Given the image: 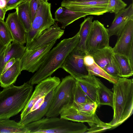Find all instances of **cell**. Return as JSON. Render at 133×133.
<instances>
[{"mask_svg": "<svg viewBox=\"0 0 133 133\" xmlns=\"http://www.w3.org/2000/svg\"><path fill=\"white\" fill-rule=\"evenodd\" d=\"M51 12V4L47 2H39L30 30L26 32V48L44 31L55 23Z\"/></svg>", "mask_w": 133, "mask_h": 133, "instance_id": "6", "label": "cell"}, {"mask_svg": "<svg viewBox=\"0 0 133 133\" xmlns=\"http://www.w3.org/2000/svg\"><path fill=\"white\" fill-rule=\"evenodd\" d=\"M5 22L13 38V41L22 45L26 43V32L16 11L8 14Z\"/></svg>", "mask_w": 133, "mask_h": 133, "instance_id": "15", "label": "cell"}, {"mask_svg": "<svg viewBox=\"0 0 133 133\" xmlns=\"http://www.w3.org/2000/svg\"><path fill=\"white\" fill-rule=\"evenodd\" d=\"M21 71L20 59H16L12 65L0 76V86L4 88L15 83Z\"/></svg>", "mask_w": 133, "mask_h": 133, "instance_id": "21", "label": "cell"}, {"mask_svg": "<svg viewBox=\"0 0 133 133\" xmlns=\"http://www.w3.org/2000/svg\"><path fill=\"white\" fill-rule=\"evenodd\" d=\"M92 101L76 82L73 103V105L76 107L87 102Z\"/></svg>", "mask_w": 133, "mask_h": 133, "instance_id": "29", "label": "cell"}, {"mask_svg": "<svg viewBox=\"0 0 133 133\" xmlns=\"http://www.w3.org/2000/svg\"><path fill=\"white\" fill-rule=\"evenodd\" d=\"M54 41L44 46L34 50H25L20 59L21 71L33 73L43 64L46 56L56 43Z\"/></svg>", "mask_w": 133, "mask_h": 133, "instance_id": "9", "label": "cell"}, {"mask_svg": "<svg viewBox=\"0 0 133 133\" xmlns=\"http://www.w3.org/2000/svg\"><path fill=\"white\" fill-rule=\"evenodd\" d=\"M61 81L59 78L50 76L36 86L34 91L20 115L21 119L31 112L36 110L42 104L46 96L55 89Z\"/></svg>", "mask_w": 133, "mask_h": 133, "instance_id": "7", "label": "cell"}, {"mask_svg": "<svg viewBox=\"0 0 133 133\" xmlns=\"http://www.w3.org/2000/svg\"><path fill=\"white\" fill-rule=\"evenodd\" d=\"M110 37L108 29L98 21L94 20L86 42L87 53L109 46Z\"/></svg>", "mask_w": 133, "mask_h": 133, "instance_id": "10", "label": "cell"}, {"mask_svg": "<svg viewBox=\"0 0 133 133\" xmlns=\"http://www.w3.org/2000/svg\"><path fill=\"white\" fill-rule=\"evenodd\" d=\"M7 2L5 10L6 12L16 8L20 3L27 0H6Z\"/></svg>", "mask_w": 133, "mask_h": 133, "instance_id": "36", "label": "cell"}, {"mask_svg": "<svg viewBox=\"0 0 133 133\" xmlns=\"http://www.w3.org/2000/svg\"><path fill=\"white\" fill-rule=\"evenodd\" d=\"M64 32V30L55 23L34 39L26 49L34 50L42 47L53 41H56L62 36Z\"/></svg>", "mask_w": 133, "mask_h": 133, "instance_id": "14", "label": "cell"}, {"mask_svg": "<svg viewBox=\"0 0 133 133\" xmlns=\"http://www.w3.org/2000/svg\"><path fill=\"white\" fill-rule=\"evenodd\" d=\"M0 133H30L25 125L9 118L0 119Z\"/></svg>", "mask_w": 133, "mask_h": 133, "instance_id": "24", "label": "cell"}, {"mask_svg": "<svg viewBox=\"0 0 133 133\" xmlns=\"http://www.w3.org/2000/svg\"><path fill=\"white\" fill-rule=\"evenodd\" d=\"M14 41L5 22L0 19V41L4 46H7Z\"/></svg>", "mask_w": 133, "mask_h": 133, "instance_id": "30", "label": "cell"}, {"mask_svg": "<svg viewBox=\"0 0 133 133\" xmlns=\"http://www.w3.org/2000/svg\"><path fill=\"white\" fill-rule=\"evenodd\" d=\"M76 82L82 89L87 94L90 99L99 105L97 94L98 82L99 78L95 76L89 75L75 79Z\"/></svg>", "mask_w": 133, "mask_h": 133, "instance_id": "18", "label": "cell"}, {"mask_svg": "<svg viewBox=\"0 0 133 133\" xmlns=\"http://www.w3.org/2000/svg\"><path fill=\"white\" fill-rule=\"evenodd\" d=\"M52 91L45 97L44 102L36 110L31 112L19 122L26 125L37 121L45 116L51 105L54 93V90Z\"/></svg>", "mask_w": 133, "mask_h": 133, "instance_id": "19", "label": "cell"}, {"mask_svg": "<svg viewBox=\"0 0 133 133\" xmlns=\"http://www.w3.org/2000/svg\"><path fill=\"white\" fill-rule=\"evenodd\" d=\"M48 0H43L44 1L47 2Z\"/></svg>", "mask_w": 133, "mask_h": 133, "instance_id": "44", "label": "cell"}, {"mask_svg": "<svg viewBox=\"0 0 133 133\" xmlns=\"http://www.w3.org/2000/svg\"><path fill=\"white\" fill-rule=\"evenodd\" d=\"M127 5L122 0H108L106 8L107 12L116 14L125 9Z\"/></svg>", "mask_w": 133, "mask_h": 133, "instance_id": "31", "label": "cell"}, {"mask_svg": "<svg viewBox=\"0 0 133 133\" xmlns=\"http://www.w3.org/2000/svg\"><path fill=\"white\" fill-rule=\"evenodd\" d=\"M97 94L99 105H107L113 107V93L106 87L99 79Z\"/></svg>", "mask_w": 133, "mask_h": 133, "instance_id": "26", "label": "cell"}, {"mask_svg": "<svg viewBox=\"0 0 133 133\" xmlns=\"http://www.w3.org/2000/svg\"><path fill=\"white\" fill-rule=\"evenodd\" d=\"M39 1V2H41L43 1H44L43 0H38Z\"/></svg>", "mask_w": 133, "mask_h": 133, "instance_id": "43", "label": "cell"}, {"mask_svg": "<svg viewBox=\"0 0 133 133\" xmlns=\"http://www.w3.org/2000/svg\"><path fill=\"white\" fill-rule=\"evenodd\" d=\"M115 15L111 26L108 29L110 37L114 35L118 37L127 22L133 19V3Z\"/></svg>", "mask_w": 133, "mask_h": 133, "instance_id": "16", "label": "cell"}, {"mask_svg": "<svg viewBox=\"0 0 133 133\" xmlns=\"http://www.w3.org/2000/svg\"><path fill=\"white\" fill-rule=\"evenodd\" d=\"M114 54L112 48L109 46L102 49L88 52L87 54L91 55L95 62L104 70L105 66L111 61Z\"/></svg>", "mask_w": 133, "mask_h": 133, "instance_id": "22", "label": "cell"}, {"mask_svg": "<svg viewBox=\"0 0 133 133\" xmlns=\"http://www.w3.org/2000/svg\"><path fill=\"white\" fill-rule=\"evenodd\" d=\"M15 61V58H13L8 62L4 66L2 74H4L7 70L11 67L14 64Z\"/></svg>", "mask_w": 133, "mask_h": 133, "instance_id": "38", "label": "cell"}, {"mask_svg": "<svg viewBox=\"0 0 133 133\" xmlns=\"http://www.w3.org/2000/svg\"><path fill=\"white\" fill-rule=\"evenodd\" d=\"M88 15L86 13L70 10L61 6L55 12L54 20L61 23V28L64 29L76 20Z\"/></svg>", "mask_w": 133, "mask_h": 133, "instance_id": "20", "label": "cell"}, {"mask_svg": "<svg viewBox=\"0 0 133 133\" xmlns=\"http://www.w3.org/2000/svg\"><path fill=\"white\" fill-rule=\"evenodd\" d=\"M18 18L24 26L26 32L31 30L32 21L30 9V0L25 1L15 9Z\"/></svg>", "mask_w": 133, "mask_h": 133, "instance_id": "23", "label": "cell"}, {"mask_svg": "<svg viewBox=\"0 0 133 133\" xmlns=\"http://www.w3.org/2000/svg\"><path fill=\"white\" fill-rule=\"evenodd\" d=\"M114 56L118 65L120 77L129 78L133 75V68L129 62V58L125 56L114 54Z\"/></svg>", "mask_w": 133, "mask_h": 133, "instance_id": "27", "label": "cell"}, {"mask_svg": "<svg viewBox=\"0 0 133 133\" xmlns=\"http://www.w3.org/2000/svg\"><path fill=\"white\" fill-rule=\"evenodd\" d=\"M104 70L111 76L120 77L118 65L114 55L111 61L105 66Z\"/></svg>", "mask_w": 133, "mask_h": 133, "instance_id": "32", "label": "cell"}, {"mask_svg": "<svg viewBox=\"0 0 133 133\" xmlns=\"http://www.w3.org/2000/svg\"><path fill=\"white\" fill-rule=\"evenodd\" d=\"M30 133H83L88 127L82 123H74L56 117H43L25 125Z\"/></svg>", "mask_w": 133, "mask_h": 133, "instance_id": "4", "label": "cell"}, {"mask_svg": "<svg viewBox=\"0 0 133 133\" xmlns=\"http://www.w3.org/2000/svg\"><path fill=\"white\" fill-rule=\"evenodd\" d=\"M60 115L61 118L68 121L92 123L100 126H110L108 123L102 121L96 112L90 114L81 111L73 103L64 105L61 110Z\"/></svg>", "mask_w": 133, "mask_h": 133, "instance_id": "12", "label": "cell"}, {"mask_svg": "<svg viewBox=\"0 0 133 133\" xmlns=\"http://www.w3.org/2000/svg\"><path fill=\"white\" fill-rule=\"evenodd\" d=\"M108 0L77 2L72 0H63L61 6L70 10L86 13L89 15L99 16L107 12Z\"/></svg>", "mask_w": 133, "mask_h": 133, "instance_id": "11", "label": "cell"}, {"mask_svg": "<svg viewBox=\"0 0 133 133\" xmlns=\"http://www.w3.org/2000/svg\"><path fill=\"white\" fill-rule=\"evenodd\" d=\"M112 49L114 54L125 55L128 58L133 49V19L130 20L125 26Z\"/></svg>", "mask_w": 133, "mask_h": 133, "instance_id": "13", "label": "cell"}, {"mask_svg": "<svg viewBox=\"0 0 133 133\" xmlns=\"http://www.w3.org/2000/svg\"><path fill=\"white\" fill-rule=\"evenodd\" d=\"M93 17L89 16L84 19L80 24L79 33V40L77 46L78 48L81 49L87 54L86 42L92 27Z\"/></svg>", "mask_w": 133, "mask_h": 133, "instance_id": "25", "label": "cell"}, {"mask_svg": "<svg viewBox=\"0 0 133 133\" xmlns=\"http://www.w3.org/2000/svg\"><path fill=\"white\" fill-rule=\"evenodd\" d=\"M87 67L89 72V75L102 77L113 84L116 83L119 77L109 75L95 62L92 65Z\"/></svg>", "mask_w": 133, "mask_h": 133, "instance_id": "28", "label": "cell"}, {"mask_svg": "<svg viewBox=\"0 0 133 133\" xmlns=\"http://www.w3.org/2000/svg\"><path fill=\"white\" fill-rule=\"evenodd\" d=\"M76 81L71 75L63 78L54 90L50 107L46 114V117H57L66 105L73 103Z\"/></svg>", "mask_w": 133, "mask_h": 133, "instance_id": "5", "label": "cell"}, {"mask_svg": "<svg viewBox=\"0 0 133 133\" xmlns=\"http://www.w3.org/2000/svg\"><path fill=\"white\" fill-rule=\"evenodd\" d=\"M73 1L77 2H84L92 1H96L101 0H72Z\"/></svg>", "mask_w": 133, "mask_h": 133, "instance_id": "42", "label": "cell"}, {"mask_svg": "<svg viewBox=\"0 0 133 133\" xmlns=\"http://www.w3.org/2000/svg\"><path fill=\"white\" fill-rule=\"evenodd\" d=\"M28 82L17 86L12 84L0 92V119L9 118L22 111L33 92Z\"/></svg>", "mask_w": 133, "mask_h": 133, "instance_id": "3", "label": "cell"}, {"mask_svg": "<svg viewBox=\"0 0 133 133\" xmlns=\"http://www.w3.org/2000/svg\"><path fill=\"white\" fill-rule=\"evenodd\" d=\"M79 31L72 37L61 41L50 50L43 64L28 81L31 84H38L51 75L61 67L68 54L78 44Z\"/></svg>", "mask_w": 133, "mask_h": 133, "instance_id": "1", "label": "cell"}, {"mask_svg": "<svg viewBox=\"0 0 133 133\" xmlns=\"http://www.w3.org/2000/svg\"><path fill=\"white\" fill-rule=\"evenodd\" d=\"M84 62L86 66H91L95 62L92 57L87 54L84 57Z\"/></svg>", "mask_w": 133, "mask_h": 133, "instance_id": "37", "label": "cell"}, {"mask_svg": "<svg viewBox=\"0 0 133 133\" xmlns=\"http://www.w3.org/2000/svg\"><path fill=\"white\" fill-rule=\"evenodd\" d=\"M6 4V0H0V8L4 10L6 12V11L5 10V8Z\"/></svg>", "mask_w": 133, "mask_h": 133, "instance_id": "40", "label": "cell"}, {"mask_svg": "<svg viewBox=\"0 0 133 133\" xmlns=\"http://www.w3.org/2000/svg\"><path fill=\"white\" fill-rule=\"evenodd\" d=\"M91 128L88 129L87 132H100L104 130L110 129L111 127L110 126H105L99 125L92 123H88Z\"/></svg>", "mask_w": 133, "mask_h": 133, "instance_id": "34", "label": "cell"}, {"mask_svg": "<svg viewBox=\"0 0 133 133\" xmlns=\"http://www.w3.org/2000/svg\"><path fill=\"white\" fill-rule=\"evenodd\" d=\"M76 107L81 111L92 114L96 112L98 106L96 103L92 101L87 102Z\"/></svg>", "mask_w": 133, "mask_h": 133, "instance_id": "33", "label": "cell"}, {"mask_svg": "<svg viewBox=\"0 0 133 133\" xmlns=\"http://www.w3.org/2000/svg\"><path fill=\"white\" fill-rule=\"evenodd\" d=\"M113 117L108 124L112 127L121 124L131 116L133 110V79L119 77L112 88Z\"/></svg>", "mask_w": 133, "mask_h": 133, "instance_id": "2", "label": "cell"}, {"mask_svg": "<svg viewBox=\"0 0 133 133\" xmlns=\"http://www.w3.org/2000/svg\"><path fill=\"white\" fill-rule=\"evenodd\" d=\"M6 12L3 9L0 8V19L4 21Z\"/></svg>", "mask_w": 133, "mask_h": 133, "instance_id": "39", "label": "cell"}, {"mask_svg": "<svg viewBox=\"0 0 133 133\" xmlns=\"http://www.w3.org/2000/svg\"><path fill=\"white\" fill-rule=\"evenodd\" d=\"M39 2L38 0H30V9L32 23L35 16Z\"/></svg>", "mask_w": 133, "mask_h": 133, "instance_id": "35", "label": "cell"}, {"mask_svg": "<svg viewBox=\"0 0 133 133\" xmlns=\"http://www.w3.org/2000/svg\"><path fill=\"white\" fill-rule=\"evenodd\" d=\"M26 49V46L15 42L10 43L0 54V76L6 63L13 58L20 59Z\"/></svg>", "mask_w": 133, "mask_h": 133, "instance_id": "17", "label": "cell"}, {"mask_svg": "<svg viewBox=\"0 0 133 133\" xmlns=\"http://www.w3.org/2000/svg\"><path fill=\"white\" fill-rule=\"evenodd\" d=\"M86 54L76 47L66 57L61 68L75 79L89 75V72L84 62Z\"/></svg>", "mask_w": 133, "mask_h": 133, "instance_id": "8", "label": "cell"}, {"mask_svg": "<svg viewBox=\"0 0 133 133\" xmlns=\"http://www.w3.org/2000/svg\"><path fill=\"white\" fill-rule=\"evenodd\" d=\"M8 46V45H7ZM7 46H4L1 42L0 41V54L5 49Z\"/></svg>", "mask_w": 133, "mask_h": 133, "instance_id": "41", "label": "cell"}]
</instances>
